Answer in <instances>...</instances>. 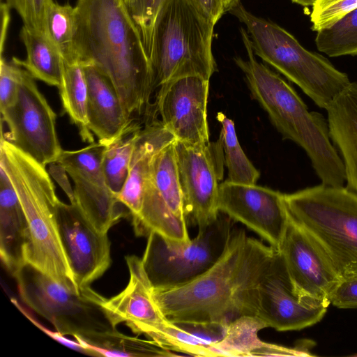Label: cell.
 Wrapping results in <instances>:
<instances>
[{"label": "cell", "instance_id": "cell-1", "mask_svg": "<svg viewBox=\"0 0 357 357\" xmlns=\"http://www.w3.org/2000/svg\"><path fill=\"white\" fill-rule=\"evenodd\" d=\"M279 251L234 229L220 259L191 282L154 289L155 301L171 321L229 324L245 315L257 316L258 287Z\"/></svg>", "mask_w": 357, "mask_h": 357}, {"label": "cell", "instance_id": "cell-2", "mask_svg": "<svg viewBox=\"0 0 357 357\" xmlns=\"http://www.w3.org/2000/svg\"><path fill=\"white\" fill-rule=\"evenodd\" d=\"M75 43L80 62L114 84L126 113H141L152 95V69L123 0H77Z\"/></svg>", "mask_w": 357, "mask_h": 357}, {"label": "cell", "instance_id": "cell-3", "mask_svg": "<svg viewBox=\"0 0 357 357\" xmlns=\"http://www.w3.org/2000/svg\"><path fill=\"white\" fill-rule=\"evenodd\" d=\"M248 59L234 61L244 73L250 93L267 113L274 127L285 139L301 146L308 155L321 184L342 187L346 182L342 158L333 144L325 117L310 112L296 91L255 58L248 33L241 29Z\"/></svg>", "mask_w": 357, "mask_h": 357}, {"label": "cell", "instance_id": "cell-4", "mask_svg": "<svg viewBox=\"0 0 357 357\" xmlns=\"http://www.w3.org/2000/svg\"><path fill=\"white\" fill-rule=\"evenodd\" d=\"M0 167L7 173L27 220L30 242L26 264L69 290L81 293L59 232L56 209L60 200L45 167L2 135Z\"/></svg>", "mask_w": 357, "mask_h": 357}, {"label": "cell", "instance_id": "cell-5", "mask_svg": "<svg viewBox=\"0 0 357 357\" xmlns=\"http://www.w3.org/2000/svg\"><path fill=\"white\" fill-rule=\"evenodd\" d=\"M229 12L248 29L253 52L326 109L351 82L324 56L304 48L275 23L258 17L239 2Z\"/></svg>", "mask_w": 357, "mask_h": 357}, {"label": "cell", "instance_id": "cell-6", "mask_svg": "<svg viewBox=\"0 0 357 357\" xmlns=\"http://www.w3.org/2000/svg\"><path fill=\"white\" fill-rule=\"evenodd\" d=\"M215 24L187 0H168L155 22L150 61L151 91L185 76L209 79L216 70L211 42Z\"/></svg>", "mask_w": 357, "mask_h": 357}, {"label": "cell", "instance_id": "cell-7", "mask_svg": "<svg viewBox=\"0 0 357 357\" xmlns=\"http://www.w3.org/2000/svg\"><path fill=\"white\" fill-rule=\"evenodd\" d=\"M289 215L321 245L341 278L357 273V193L321 184L284 194Z\"/></svg>", "mask_w": 357, "mask_h": 357}, {"label": "cell", "instance_id": "cell-8", "mask_svg": "<svg viewBox=\"0 0 357 357\" xmlns=\"http://www.w3.org/2000/svg\"><path fill=\"white\" fill-rule=\"evenodd\" d=\"M232 221L220 213L213 222L198 228L197 236L185 243L170 241L151 233L142 259L153 289L183 286L208 270L229 242Z\"/></svg>", "mask_w": 357, "mask_h": 357}, {"label": "cell", "instance_id": "cell-9", "mask_svg": "<svg viewBox=\"0 0 357 357\" xmlns=\"http://www.w3.org/2000/svg\"><path fill=\"white\" fill-rule=\"evenodd\" d=\"M14 278L23 302L63 335L85 337L115 329L102 307L104 297L90 287L73 292L30 264Z\"/></svg>", "mask_w": 357, "mask_h": 357}, {"label": "cell", "instance_id": "cell-10", "mask_svg": "<svg viewBox=\"0 0 357 357\" xmlns=\"http://www.w3.org/2000/svg\"><path fill=\"white\" fill-rule=\"evenodd\" d=\"M1 114L8 128L1 134L8 142L45 167L56 162L63 151L56 115L25 69L16 99Z\"/></svg>", "mask_w": 357, "mask_h": 357}, {"label": "cell", "instance_id": "cell-11", "mask_svg": "<svg viewBox=\"0 0 357 357\" xmlns=\"http://www.w3.org/2000/svg\"><path fill=\"white\" fill-rule=\"evenodd\" d=\"M186 220L198 228L213 222L225 158L220 139L216 142L174 144Z\"/></svg>", "mask_w": 357, "mask_h": 357}, {"label": "cell", "instance_id": "cell-12", "mask_svg": "<svg viewBox=\"0 0 357 357\" xmlns=\"http://www.w3.org/2000/svg\"><path fill=\"white\" fill-rule=\"evenodd\" d=\"M104 149L98 142L76 151L63 150L56 162L73 181L75 204L98 231L107 234L123 217V204L107 184L102 167Z\"/></svg>", "mask_w": 357, "mask_h": 357}, {"label": "cell", "instance_id": "cell-13", "mask_svg": "<svg viewBox=\"0 0 357 357\" xmlns=\"http://www.w3.org/2000/svg\"><path fill=\"white\" fill-rule=\"evenodd\" d=\"M218 208L233 221L257 233L279 250L289 222L284 194L273 189L227 180L219 185Z\"/></svg>", "mask_w": 357, "mask_h": 357}, {"label": "cell", "instance_id": "cell-14", "mask_svg": "<svg viewBox=\"0 0 357 357\" xmlns=\"http://www.w3.org/2000/svg\"><path fill=\"white\" fill-rule=\"evenodd\" d=\"M278 250L295 291L305 298L330 303L342 278L318 242L290 215Z\"/></svg>", "mask_w": 357, "mask_h": 357}, {"label": "cell", "instance_id": "cell-15", "mask_svg": "<svg viewBox=\"0 0 357 357\" xmlns=\"http://www.w3.org/2000/svg\"><path fill=\"white\" fill-rule=\"evenodd\" d=\"M209 81L190 75L171 80L159 88L155 112L176 141L190 144L210 141L207 122Z\"/></svg>", "mask_w": 357, "mask_h": 357}, {"label": "cell", "instance_id": "cell-16", "mask_svg": "<svg viewBox=\"0 0 357 357\" xmlns=\"http://www.w3.org/2000/svg\"><path fill=\"white\" fill-rule=\"evenodd\" d=\"M330 304L295 291L279 252L259 284L257 316L278 331H298L320 321Z\"/></svg>", "mask_w": 357, "mask_h": 357}, {"label": "cell", "instance_id": "cell-17", "mask_svg": "<svg viewBox=\"0 0 357 357\" xmlns=\"http://www.w3.org/2000/svg\"><path fill=\"white\" fill-rule=\"evenodd\" d=\"M56 218L75 280L83 291L109 267L110 241L107 234L98 231L75 204H66L60 201Z\"/></svg>", "mask_w": 357, "mask_h": 357}, {"label": "cell", "instance_id": "cell-18", "mask_svg": "<svg viewBox=\"0 0 357 357\" xmlns=\"http://www.w3.org/2000/svg\"><path fill=\"white\" fill-rule=\"evenodd\" d=\"M125 259L130 272L129 282L117 295L109 299L104 297L102 307L114 328L126 323L135 333L152 339L165 329L169 320L155 301L142 259L135 255Z\"/></svg>", "mask_w": 357, "mask_h": 357}, {"label": "cell", "instance_id": "cell-19", "mask_svg": "<svg viewBox=\"0 0 357 357\" xmlns=\"http://www.w3.org/2000/svg\"><path fill=\"white\" fill-rule=\"evenodd\" d=\"M88 87V127L106 144L119 135L132 121L110 79L96 66L83 65Z\"/></svg>", "mask_w": 357, "mask_h": 357}, {"label": "cell", "instance_id": "cell-20", "mask_svg": "<svg viewBox=\"0 0 357 357\" xmlns=\"http://www.w3.org/2000/svg\"><path fill=\"white\" fill-rule=\"evenodd\" d=\"M176 139L160 121L142 128L135 144L126 181L116 197L128 208L132 220L141 213L144 185L155 155Z\"/></svg>", "mask_w": 357, "mask_h": 357}, {"label": "cell", "instance_id": "cell-21", "mask_svg": "<svg viewBox=\"0 0 357 357\" xmlns=\"http://www.w3.org/2000/svg\"><path fill=\"white\" fill-rule=\"evenodd\" d=\"M29 242L23 208L7 173L0 167V256L13 277L27 264Z\"/></svg>", "mask_w": 357, "mask_h": 357}, {"label": "cell", "instance_id": "cell-22", "mask_svg": "<svg viewBox=\"0 0 357 357\" xmlns=\"http://www.w3.org/2000/svg\"><path fill=\"white\" fill-rule=\"evenodd\" d=\"M326 110L330 137L344 165L346 188L357 193V83L351 82Z\"/></svg>", "mask_w": 357, "mask_h": 357}, {"label": "cell", "instance_id": "cell-23", "mask_svg": "<svg viewBox=\"0 0 357 357\" xmlns=\"http://www.w3.org/2000/svg\"><path fill=\"white\" fill-rule=\"evenodd\" d=\"M132 222L138 236H148L153 232L173 242L185 243L191 239L187 221L170 210L155 187L151 172L144 185L141 213Z\"/></svg>", "mask_w": 357, "mask_h": 357}, {"label": "cell", "instance_id": "cell-24", "mask_svg": "<svg viewBox=\"0 0 357 357\" xmlns=\"http://www.w3.org/2000/svg\"><path fill=\"white\" fill-rule=\"evenodd\" d=\"M20 36L25 47L26 57L24 60L13 57L12 61L25 69L33 78L59 88L64 61L58 49L45 33L24 25Z\"/></svg>", "mask_w": 357, "mask_h": 357}, {"label": "cell", "instance_id": "cell-25", "mask_svg": "<svg viewBox=\"0 0 357 357\" xmlns=\"http://www.w3.org/2000/svg\"><path fill=\"white\" fill-rule=\"evenodd\" d=\"M79 337L92 356L107 357H171L179 356L174 351L162 347L154 340H143L126 336L118 332L116 328L88 337Z\"/></svg>", "mask_w": 357, "mask_h": 357}, {"label": "cell", "instance_id": "cell-26", "mask_svg": "<svg viewBox=\"0 0 357 357\" xmlns=\"http://www.w3.org/2000/svg\"><path fill=\"white\" fill-rule=\"evenodd\" d=\"M59 89L63 107L71 121L79 128L83 140L93 143L94 139L87 121V82L81 62L64 61Z\"/></svg>", "mask_w": 357, "mask_h": 357}, {"label": "cell", "instance_id": "cell-27", "mask_svg": "<svg viewBox=\"0 0 357 357\" xmlns=\"http://www.w3.org/2000/svg\"><path fill=\"white\" fill-rule=\"evenodd\" d=\"M268 328L257 316H242L229 324L224 338L211 346V357H254L264 342L259 337L260 331Z\"/></svg>", "mask_w": 357, "mask_h": 357}, {"label": "cell", "instance_id": "cell-28", "mask_svg": "<svg viewBox=\"0 0 357 357\" xmlns=\"http://www.w3.org/2000/svg\"><path fill=\"white\" fill-rule=\"evenodd\" d=\"M141 129V126L132 121L119 135L105 144L102 171L107 185L116 196L126 181L135 144Z\"/></svg>", "mask_w": 357, "mask_h": 357}, {"label": "cell", "instance_id": "cell-29", "mask_svg": "<svg viewBox=\"0 0 357 357\" xmlns=\"http://www.w3.org/2000/svg\"><path fill=\"white\" fill-rule=\"evenodd\" d=\"M175 142L155 155L151 165V175L155 187L172 213L187 221L174 147Z\"/></svg>", "mask_w": 357, "mask_h": 357}, {"label": "cell", "instance_id": "cell-30", "mask_svg": "<svg viewBox=\"0 0 357 357\" xmlns=\"http://www.w3.org/2000/svg\"><path fill=\"white\" fill-rule=\"evenodd\" d=\"M76 31L75 6L53 1L47 10L45 34L67 63L80 62L75 43Z\"/></svg>", "mask_w": 357, "mask_h": 357}, {"label": "cell", "instance_id": "cell-31", "mask_svg": "<svg viewBox=\"0 0 357 357\" xmlns=\"http://www.w3.org/2000/svg\"><path fill=\"white\" fill-rule=\"evenodd\" d=\"M217 120L221 126L219 139L223 149L227 181L242 184H256L260 173L243 151L236 135L234 121L218 112Z\"/></svg>", "mask_w": 357, "mask_h": 357}, {"label": "cell", "instance_id": "cell-32", "mask_svg": "<svg viewBox=\"0 0 357 357\" xmlns=\"http://www.w3.org/2000/svg\"><path fill=\"white\" fill-rule=\"evenodd\" d=\"M317 49L331 57L357 55V8L317 31Z\"/></svg>", "mask_w": 357, "mask_h": 357}, {"label": "cell", "instance_id": "cell-33", "mask_svg": "<svg viewBox=\"0 0 357 357\" xmlns=\"http://www.w3.org/2000/svg\"><path fill=\"white\" fill-rule=\"evenodd\" d=\"M167 1L168 0H134L129 9L140 32L149 59L155 22L160 10Z\"/></svg>", "mask_w": 357, "mask_h": 357}, {"label": "cell", "instance_id": "cell-34", "mask_svg": "<svg viewBox=\"0 0 357 357\" xmlns=\"http://www.w3.org/2000/svg\"><path fill=\"white\" fill-rule=\"evenodd\" d=\"M356 8L357 0H318L310 15L312 29L319 31L326 28Z\"/></svg>", "mask_w": 357, "mask_h": 357}, {"label": "cell", "instance_id": "cell-35", "mask_svg": "<svg viewBox=\"0 0 357 357\" xmlns=\"http://www.w3.org/2000/svg\"><path fill=\"white\" fill-rule=\"evenodd\" d=\"M52 1L53 0H5L4 3L18 13L23 25L45 33L47 10Z\"/></svg>", "mask_w": 357, "mask_h": 357}, {"label": "cell", "instance_id": "cell-36", "mask_svg": "<svg viewBox=\"0 0 357 357\" xmlns=\"http://www.w3.org/2000/svg\"><path fill=\"white\" fill-rule=\"evenodd\" d=\"M24 72L21 66L8 61L1 56L0 62V110L12 104L16 99Z\"/></svg>", "mask_w": 357, "mask_h": 357}, {"label": "cell", "instance_id": "cell-37", "mask_svg": "<svg viewBox=\"0 0 357 357\" xmlns=\"http://www.w3.org/2000/svg\"><path fill=\"white\" fill-rule=\"evenodd\" d=\"M330 303L338 308H357V273L341 279L330 297Z\"/></svg>", "mask_w": 357, "mask_h": 357}, {"label": "cell", "instance_id": "cell-38", "mask_svg": "<svg viewBox=\"0 0 357 357\" xmlns=\"http://www.w3.org/2000/svg\"><path fill=\"white\" fill-rule=\"evenodd\" d=\"M204 17L213 24L225 13L222 0H187Z\"/></svg>", "mask_w": 357, "mask_h": 357}, {"label": "cell", "instance_id": "cell-39", "mask_svg": "<svg viewBox=\"0 0 357 357\" xmlns=\"http://www.w3.org/2000/svg\"><path fill=\"white\" fill-rule=\"evenodd\" d=\"M48 172L66 194L70 204H75L74 190L70 185L66 168L55 162L50 164Z\"/></svg>", "mask_w": 357, "mask_h": 357}, {"label": "cell", "instance_id": "cell-40", "mask_svg": "<svg viewBox=\"0 0 357 357\" xmlns=\"http://www.w3.org/2000/svg\"><path fill=\"white\" fill-rule=\"evenodd\" d=\"M25 314V313H24ZM25 315L36 325L37 326L40 330H42L44 333H45L47 335L51 337L52 338L54 339L59 343L79 352H82L84 354L91 355L90 351L88 349V348L83 344L80 343L78 340L75 339V340L68 339L65 337L63 334L58 331H52L44 326L39 324L37 321H36L34 319H31V317L29 315L25 314Z\"/></svg>", "mask_w": 357, "mask_h": 357}, {"label": "cell", "instance_id": "cell-41", "mask_svg": "<svg viewBox=\"0 0 357 357\" xmlns=\"http://www.w3.org/2000/svg\"><path fill=\"white\" fill-rule=\"evenodd\" d=\"M10 8L4 2H1V10L2 16V26L1 31V54H3L5 47L7 29L10 22Z\"/></svg>", "mask_w": 357, "mask_h": 357}, {"label": "cell", "instance_id": "cell-42", "mask_svg": "<svg viewBox=\"0 0 357 357\" xmlns=\"http://www.w3.org/2000/svg\"><path fill=\"white\" fill-rule=\"evenodd\" d=\"M239 2V0H222L225 13L228 11L229 12V10Z\"/></svg>", "mask_w": 357, "mask_h": 357}, {"label": "cell", "instance_id": "cell-43", "mask_svg": "<svg viewBox=\"0 0 357 357\" xmlns=\"http://www.w3.org/2000/svg\"><path fill=\"white\" fill-rule=\"evenodd\" d=\"M318 0H291L292 2L303 6H313Z\"/></svg>", "mask_w": 357, "mask_h": 357}, {"label": "cell", "instance_id": "cell-44", "mask_svg": "<svg viewBox=\"0 0 357 357\" xmlns=\"http://www.w3.org/2000/svg\"><path fill=\"white\" fill-rule=\"evenodd\" d=\"M128 9L130 8L134 0H123Z\"/></svg>", "mask_w": 357, "mask_h": 357}]
</instances>
